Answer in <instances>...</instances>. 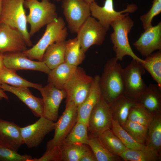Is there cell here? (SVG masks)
<instances>
[{"mask_svg":"<svg viewBox=\"0 0 161 161\" xmlns=\"http://www.w3.org/2000/svg\"><path fill=\"white\" fill-rule=\"evenodd\" d=\"M118 61L115 57L107 61L102 75L100 76L101 94L109 104L124 93L123 68Z\"/></svg>","mask_w":161,"mask_h":161,"instance_id":"obj_1","label":"cell"},{"mask_svg":"<svg viewBox=\"0 0 161 161\" xmlns=\"http://www.w3.org/2000/svg\"><path fill=\"white\" fill-rule=\"evenodd\" d=\"M134 25V22L129 16V14L113 22L111 26L113 32L111 34L110 39L113 44L115 57L118 61H122L124 56L128 55L132 59L142 63L143 60L134 53L129 40L128 35Z\"/></svg>","mask_w":161,"mask_h":161,"instance_id":"obj_2","label":"cell"},{"mask_svg":"<svg viewBox=\"0 0 161 161\" xmlns=\"http://www.w3.org/2000/svg\"><path fill=\"white\" fill-rule=\"evenodd\" d=\"M67 35L64 21L62 17H58L47 25L43 35L35 45L22 52L30 59L42 61L47 47L55 42L66 41Z\"/></svg>","mask_w":161,"mask_h":161,"instance_id":"obj_3","label":"cell"},{"mask_svg":"<svg viewBox=\"0 0 161 161\" xmlns=\"http://www.w3.org/2000/svg\"><path fill=\"white\" fill-rule=\"evenodd\" d=\"M24 0H3L0 24H6L19 31L27 46H31L30 35L27 28Z\"/></svg>","mask_w":161,"mask_h":161,"instance_id":"obj_4","label":"cell"},{"mask_svg":"<svg viewBox=\"0 0 161 161\" xmlns=\"http://www.w3.org/2000/svg\"><path fill=\"white\" fill-rule=\"evenodd\" d=\"M24 6L29 11L27 18L30 26V36L58 17L55 6L49 0H25Z\"/></svg>","mask_w":161,"mask_h":161,"instance_id":"obj_5","label":"cell"},{"mask_svg":"<svg viewBox=\"0 0 161 161\" xmlns=\"http://www.w3.org/2000/svg\"><path fill=\"white\" fill-rule=\"evenodd\" d=\"M93 80L83 68L77 66L64 87L66 101H72L77 106L80 105L87 97Z\"/></svg>","mask_w":161,"mask_h":161,"instance_id":"obj_6","label":"cell"},{"mask_svg":"<svg viewBox=\"0 0 161 161\" xmlns=\"http://www.w3.org/2000/svg\"><path fill=\"white\" fill-rule=\"evenodd\" d=\"M145 72L141 63L133 59L123 69L124 95L137 102L147 86L142 77Z\"/></svg>","mask_w":161,"mask_h":161,"instance_id":"obj_7","label":"cell"},{"mask_svg":"<svg viewBox=\"0 0 161 161\" xmlns=\"http://www.w3.org/2000/svg\"><path fill=\"white\" fill-rule=\"evenodd\" d=\"M77 106L73 102L66 101L64 111L55 123L54 135L53 138L47 142V150L62 145L77 122Z\"/></svg>","mask_w":161,"mask_h":161,"instance_id":"obj_8","label":"cell"},{"mask_svg":"<svg viewBox=\"0 0 161 161\" xmlns=\"http://www.w3.org/2000/svg\"><path fill=\"white\" fill-rule=\"evenodd\" d=\"M63 13L71 32L77 33L91 16L89 4L85 0H62Z\"/></svg>","mask_w":161,"mask_h":161,"instance_id":"obj_9","label":"cell"},{"mask_svg":"<svg viewBox=\"0 0 161 161\" xmlns=\"http://www.w3.org/2000/svg\"><path fill=\"white\" fill-rule=\"evenodd\" d=\"M89 7L91 15L107 30L113 22L126 16L129 13L134 12L138 8L136 4H131L128 5L124 10L117 11L114 8L113 0H105L102 7L95 1L89 4Z\"/></svg>","mask_w":161,"mask_h":161,"instance_id":"obj_10","label":"cell"},{"mask_svg":"<svg viewBox=\"0 0 161 161\" xmlns=\"http://www.w3.org/2000/svg\"><path fill=\"white\" fill-rule=\"evenodd\" d=\"M107 30L92 17H89L80 27L77 38L86 53L92 46L102 44Z\"/></svg>","mask_w":161,"mask_h":161,"instance_id":"obj_11","label":"cell"},{"mask_svg":"<svg viewBox=\"0 0 161 161\" xmlns=\"http://www.w3.org/2000/svg\"><path fill=\"white\" fill-rule=\"evenodd\" d=\"M112 119L109 105L101 94L89 116L87 124L88 131L94 135H99L111 129Z\"/></svg>","mask_w":161,"mask_h":161,"instance_id":"obj_12","label":"cell"},{"mask_svg":"<svg viewBox=\"0 0 161 161\" xmlns=\"http://www.w3.org/2000/svg\"><path fill=\"white\" fill-rule=\"evenodd\" d=\"M55 123L41 116L34 123L21 127L24 143L29 148L37 147L46 136L54 130Z\"/></svg>","mask_w":161,"mask_h":161,"instance_id":"obj_13","label":"cell"},{"mask_svg":"<svg viewBox=\"0 0 161 161\" xmlns=\"http://www.w3.org/2000/svg\"><path fill=\"white\" fill-rule=\"evenodd\" d=\"M38 90L42 97L44 111L42 116L54 122L57 120L60 105L66 97L65 91L58 89L50 83Z\"/></svg>","mask_w":161,"mask_h":161,"instance_id":"obj_14","label":"cell"},{"mask_svg":"<svg viewBox=\"0 0 161 161\" xmlns=\"http://www.w3.org/2000/svg\"><path fill=\"white\" fill-rule=\"evenodd\" d=\"M142 55L146 57L156 50H161V22L145 30L133 44Z\"/></svg>","mask_w":161,"mask_h":161,"instance_id":"obj_15","label":"cell"},{"mask_svg":"<svg viewBox=\"0 0 161 161\" xmlns=\"http://www.w3.org/2000/svg\"><path fill=\"white\" fill-rule=\"evenodd\" d=\"M3 62L5 67L16 71L21 69L32 70L48 74L51 71L43 61H32L27 57L22 52L3 54Z\"/></svg>","mask_w":161,"mask_h":161,"instance_id":"obj_16","label":"cell"},{"mask_svg":"<svg viewBox=\"0 0 161 161\" xmlns=\"http://www.w3.org/2000/svg\"><path fill=\"white\" fill-rule=\"evenodd\" d=\"M22 34L17 30L0 24V52H23L27 49Z\"/></svg>","mask_w":161,"mask_h":161,"instance_id":"obj_17","label":"cell"},{"mask_svg":"<svg viewBox=\"0 0 161 161\" xmlns=\"http://www.w3.org/2000/svg\"><path fill=\"white\" fill-rule=\"evenodd\" d=\"M4 91L10 92L16 95L31 111L37 117L42 116L44 111V103L42 98L33 95L27 87H15L6 83L0 84Z\"/></svg>","mask_w":161,"mask_h":161,"instance_id":"obj_18","label":"cell"},{"mask_svg":"<svg viewBox=\"0 0 161 161\" xmlns=\"http://www.w3.org/2000/svg\"><path fill=\"white\" fill-rule=\"evenodd\" d=\"M100 76L93 78L89 94L84 101L77 106V122L87 125L89 116L93 108L100 100L101 92L100 86Z\"/></svg>","mask_w":161,"mask_h":161,"instance_id":"obj_19","label":"cell"},{"mask_svg":"<svg viewBox=\"0 0 161 161\" xmlns=\"http://www.w3.org/2000/svg\"><path fill=\"white\" fill-rule=\"evenodd\" d=\"M21 128L13 122L0 119V142L18 151L24 144Z\"/></svg>","mask_w":161,"mask_h":161,"instance_id":"obj_20","label":"cell"},{"mask_svg":"<svg viewBox=\"0 0 161 161\" xmlns=\"http://www.w3.org/2000/svg\"><path fill=\"white\" fill-rule=\"evenodd\" d=\"M161 87L150 84L139 98L138 103L151 112H157L161 107Z\"/></svg>","mask_w":161,"mask_h":161,"instance_id":"obj_21","label":"cell"},{"mask_svg":"<svg viewBox=\"0 0 161 161\" xmlns=\"http://www.w3.org/2000/svg\"><path fill=\"white\" fill-rule=\"evenodd\" d=\"M137 103L124 95L120 96L109 104L113 119L117 120L121 125L123 124L128 119L131 108Z\"/></svg>","mask_w":161,"mask_h":161,"instance_id":"obj_22","label":"cell"},{"mask_svg":"<svg viewBox=\"0 0 161 161\" xmlns=\"http://www.w3.org/2000/svg\"><path fill=\"white\" fill-rule=\"evenodd\" d=\"M66 41L55 42L46 49L42 61L50 70L65 62Z\"/></svg>","mask_w":161,"mask_h":161,"instance_id":"obj_23","label":"cell"},{"mask_svg":"<svg viewBox=\"0 0 161 161\" xmlns=\"http://www.w3.org/2000/svg\"><path fill=\"white\" fill-rule=\"evenodd\" d=\"M77 66L65 62L51 70L48 74V81L57 88L62 89Z\"/></svg>","mask_w":161,"mask_h":161,"instance_id":"obj_24","label":"cell"},{"mask_svg":"<svg viewBox=\"0 0 161 161\" xmlns=\"http://www.w3.org/2000/svg\"><path fill=\"white\" fill-rule=\"evenodd\" d=\"M85 54L77 37L66 41L65 63L78 66L84 59Z\"/></svg>","mask_w":161,"mask_h":161,"instance_id":"obj_25","label":"cell"},{"mask_svg":"<svg viewBox=\"0 0 161 161\" xmlns=\"http://www.w3.org/2000/svg\"><path fill=\"white\" fill-rule=\"evenodd\" d=\"M9 84L15 87H32L38 89L42 87L41 84L33 83L24 79L16 71L5 66L0 71V84Z\"/></svg>","mask_w":161,"mask_h":161,"instance_id":"obj_26","label":"cell"},{"mask_svg":"<svg viewBox=\"0 0 161 161\" xmlns=\"http://www.w3.org/2000/svg\"><path fill=\"white\" fill-rule=\"evenodd\" d=\"M146 147L158 154L161 146V118L160 115L154 116L148 127Z\"/></svg>","mask_w":161,"mask_h":161,"instance_id":"obj_27","label":"cell"},{"mask_svg":"<svg viewBox=\"0 0 161 161\" xmlns=\"http://www.w3.org/2000/svg\"><path fill=\"white\" fill-rule=\"evenodd\" d=\"M86 145L93 152L97 161H114L118 160L116 155L108 150L97 136L91 134L88 135Z\"/></svg>","mask_w":161,"mask_h":161,"instance_id":"obj_28","label":"cell"},{"mask_svg":"<svg viewBox=\"0 0 161 161\" xmlns=\"http://www.w3.org/2000/svg\"><path fill=\"white\" fill-rule=\"evenodd\" d=\"M141 64L145 70L161 87V50L146 57Z\"/></svg>","mask_w":161,"mask_h":161,"instance_id":"obj_29","label":"cell"},{"mask_svg":"<svg viewBox=\"0 0 161 161\" xmlns=\"http://www.w3.org/2000/svg\"><path fill=\"white\" fill-rule=\"evenodd\" d=\"M97 136L108 150L114 155L119 156L128 149L111 129L104 131Z\"/></svg>","mask_w":161,"mask_h":161,"instance_id":"obj_30","label":"cell"},{"mask_svg":"<svg viewBox=\"0 0 161 161\" xmlns=\"http://www.w3.org/2000/svg\"><path fill=\"white\" fill-rule=\"evenodd\" d=\"M119 156L126 161H155L158 160V154L146 146L143 149H127Z\"/></svg>","mask_w":161,"mask_h":161,"instance_id":"obj_31","label":"cell"},{"mask_svg":"<svg viewBox=\"0 0 161 161\" xmlns=\"http://www.w3.org/2000/svg\"><path fill=\"white\" fill-rule=\"evenodd\" d=\"M88 132L87 124L77 122L64 140L61 146L77 143L86 144L88 138Z\"/></svg>","mask_w":161,"mask_h":161,"instance_id":"obj_32","label":"cell"},{"mask_svg":"<svg viewBox=\"0 0 161 161\" xmlns=\"http://www.w3.org/2000/svg\"><path fill=\"white\" fill-rule=\"evenodd\" d=\"M111 129L127 148L140 149L145 147V145L139 143L134 139L117 120L112 119Z\"/></svg>","mask_w":161,"mask_h":161,"instance_id":"obj_33","label":"cell"},{"mask_svg":"<svg viewBox=\"0 0 161 161\" xmlns=\"http://www.w3.org/2000/svg\"><path fill=\"white\" fill-rule=\"evenodd\" d=\"M154 117L152 112L137 103L130 109L127 120L148 127Z\"/></svg>","mask_w":161,"mask_h":161,"instance_id":"obj_34","label":"cell"},{"mask_svg":"<svg viewBox=\"0 0 161 161\" xmlns=\"http://www.w3.org/2000/svg\"><path fill=\"white\" fill-rule=\"evenodd\" d=\"M61 146L64 161H80L83 154L90 149L87 145L80 143Z\"/></svg>","mask_w":161,"mask_h":161,"instance_id":"obj_35","label":"cell"},{"mask_svg":"<svg viewBox=\"0 0 161 161\" xmlns=\"http://www.w3.org/2000/svg\"><path fill=\"white\" fill-rule=\"evenodd\" d=\"M123 128L137 142L146 143L148 135V127L128 120L121 125Z\"/></svg>","mask_w":161,"mask_h":161,"instance_id":"obj_36","label":"cell"},{"mask_svg":"<svg viewBox=\"0 0 161 161\" xmlns=\"http://www.w3.org/2000/svg\"><path fill=\"white\" fill-rule=\"evenodd\" d=\"M30 155H21L12 148L0 142V161H30Z\"/></svg>","mask_w":161,"mask_h":161,"instance_id":"obj_37","label":"cell"},{"mask_svg":"<svg viewBox=\"0 0 161 161\" xmlns=\"http://www.w3.org/2000/svg\"><path fill=\"white\" fill-rule=\"evenodd\" d=\"M161 12V2L157 0H154L152 6L146 14L141 16L140 19L141 21L144 30L151 27V21L153 18Z\"/></svg>","mask_w":161,"mask_h":161,"instance_id":"obj_38","label":"cell"},{"mask_svg":"<svg viewBox=\"0 0 161 161\" xmlns=\"http://www.w3.org/2000/svg\"><path fill=\"white\" fill-rule=\"evenodd\" d=\"M63 161L61 146L54 147L46 150L43 155L39 158H32L30 161Z\"/></svg>","mask_w":161,"mask_h":161,"instance_id":"obj_39","label":"cell"},{"mask_svg":"<svg viewBox=\"0 0 161 161\" xmlns=\"http://www.w3.org/2000/svg\"><path fill=\"white\" fill-rule=\"evenodd\" d=\"M80 161H97L93 152L90 149L81 157Z\"/></svg>","mask_w":161,"mask_h":161,"instance_id":"obj_40","label":"cell"},{"mask_svg":"<svg viewBox=\"0 0 161 161\" xmlns=\"http://www.w3.org/2000/svg\"><path fill=\"white\" fill-rule=\"evenodd\" d=\"M2 98L8 100V97L7 95L5 93L4 91L1 88L0 85V99Z\"/></svg>","mask_w":161,"mask_h":161,"instance_id":"obj_41","label":"cell"},{"mask_svg":"<svg viewBox=\"0 0 161 161\" xmlns=\"http://www.w3.org/2000/svg\"><path fill=\"white\" fill-rule=\"evenodd\" d=\"M4 66L3 62V53L0 52V71Z\"/></svg>","mask_w":161,"mask_h":161,"instance_id":"obj_42","label":"cell"},{"mask_svg":"<svg viewBox=\"0 0 161 161\" xmlns=\"http://www.w3.org/2000/svg\"><path fill=\"white\" fill-rule=\"evenodd\" d=\"M3 0H0V17L2 11Z\"/></svg>","mask_w":161,"mask_h":161,"instance_id":"obj_43","label":"cell"},{"mask_svg":"<svg viewBox=\"0 0 161 161\" xmlns=\"http://www.w3.org/2000/svg\"><path fill=\"white\" fill-rule=\"evenodd\" d=\"M85 1L89 4H90L91 3L95 1V0H85Z\"/></svg>","mask_w":161,"mask_h":161,"instance_id":"obj_44","label":"cell"},{"mask_svg":"<svg viewBox=\"0 0 161 161\" xmlns=\"http://www.w3.org/2000/svg\"><path fill=\"white\" fill-rule=\"evenodd\" d=\"M157 1H159L160 2H161V0H157Z\"/></svg>","mask_w":161,"mask_h":161,"instance_id":"obj_45","label":"cell"},{"mask_svg":"<svg viewBox=\"0 0 161 161\" xmlns=\"http://www.w3.org/2000/svg\"><path fill=\"white\" fill-rule=\"evenodd\" d=\"M55 0L57 1H61V0Z\"/></svg>","mask_w":161,"mask_h":161,"instance_id":"obj_46","label":"cell"}]
</instances>
